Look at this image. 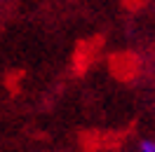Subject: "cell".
<instances>
[{"mask_svg":"<svg viewBox=\"0 0 155 152\" xmlns=\"http://www.w3.org/2000/svg\"><path fill=\"white\" fill-rule=\"evenodd\" d=\"M136 152H155V141L153 138H143L136 145Z\"/></svg>","mask_w":155,"mask_h":152,"instance_id":"1","label":"cell"}]
</instances>
